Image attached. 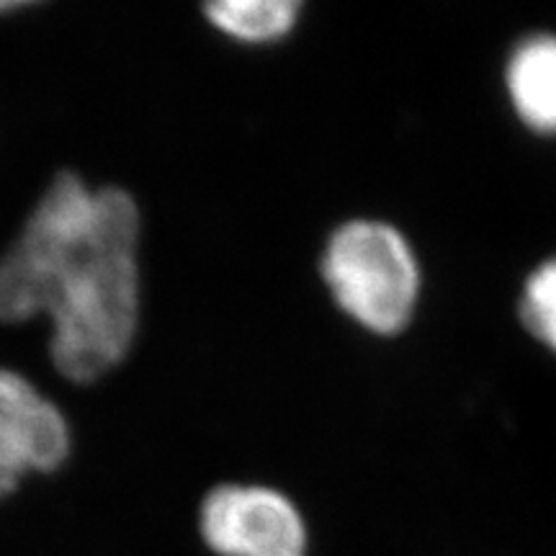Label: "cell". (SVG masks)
<instances>
[{
  "label": "cell",
  "mask_w": 556,
  "mask_h": 556,
  "mask_svg": "<svg viewBox=\"0 0 556 556\" xmlns=\"http://www.w3.org/2000/svg\"><path fill=\"white\" fill-rule=\"evenodd\" d=\"M139 208L122 189L62 173L0 258V319L47 315L62 377L93 381L135 343L142 307Z\"/></svg>",
  "instance_id": "1"
},
{
  "label": "cell",
  "mask_w": 556,
  "mask_h": 556,
  "mask_svg": "<svg viewBox=\"0 0 556 556\" xmlns=\"http://www.w3.org/2000/svg\"><path fill=\"white\" fill-rule=\"evenodd\" d=\"M323 278L336 304L358 328L392 338L407 330L420 304L415 248L381 219H351L330 235Z\"/></svg>",
  "instance_id": "2"
},
{
  "label": "cell",
  "mask_w": 556,
  "mask_h": 556,
  "mask_svg": "<svg viewBox=\"0 0 556 556\" xmlns=\"http://www.w3.org/2000/svg\"><path fill=\"white\" fill-rule=\"evenodd\" d=\"M201 536L219 556H307L309 531L299 507L263 484H222L201 505Z\"/></svg>",
  "instance_id": "3"
},
{
  "label": "cell",
  "mask_w": 556,
  "mask_h": 556,
  "mask_svg": "<svg viewBox=\"0 0 556 556\" xmlns=\"http://www.w3.org/2000/svg\"><path fill=\"white\" fill-rule=\"evenodd\" d=\"M70 454L65 415L29 379L0 368V497L26 475L58 469Z\"/></svg>",
  "instance_id": "4"
},
{
  "label": "cell",
  "mask_w": 556,
  "mask_h": 556,
  "mask_svg": "<svg viewBox=\"0 0 556 556\" xmlns=\"http://www.w3.org/2000/svg\"><path fill=\"white\" fill-rule=\"evenodd\" d=\"M507 101L518 122L541 137H556V34L536 31L516 41L505 62Z\"/></svg>",
  "instance_id": "5"
},
{
  "label": "cell",
  "mask_w": 556,
  "mask_h": 556,
  "mask_svg": "<svg viewBox=\"0 0 556 556\" xmlns=\"http://www.w3.org/2000/svg\"><path fill=\"white\" fill-rule=\"evenodd\" d=\"M307 0H204L214 29L240 45H274L287 39Z\"/></svg>",
  "instance_id": "6"
},
{
  "label": "cell",
  "mask_w": 556,
  "mask_h": 556,
  "mask_svg": "<svg viewBox=\"0 0 556 556\" xmlns=\"http://www.w3.org/2000/svg\"><path fill=\"white\" fill-rule=\"evenodd\" d=\"M518 312L526 330L556 356V255L528 274Z\"/></svg>",
  "instance_id": "7"
},
{
  "label": "cell",
  "mask_w": 556,
  "mask_h": 556,
  "mask_svg": "<svg viewBox=\"0 0 556 556\" xmlns=\"http://www.w3.org/2000/svg\"><path fill=\"white\" fill-rule=\"evenodd\" d=\"M37 3H41V0H0V13L29 9V5H37Z\"/></svg>",
  "instance_id": "8"
}]
</instances>
